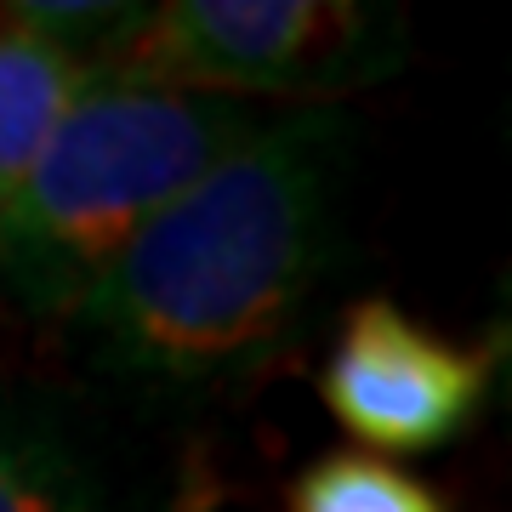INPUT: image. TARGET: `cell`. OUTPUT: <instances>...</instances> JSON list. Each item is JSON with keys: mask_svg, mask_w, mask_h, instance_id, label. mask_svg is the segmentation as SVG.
Instances as JSON below:
<instances>
[{"mask_svg": "<svg viewBox=\"0 0 512 512\" xmlns=\"http://www.w3.org/2000/svg\"><path fill=\"white\" fill-rule=\"evenodd\" d=\"M348 171L353 126L336 109L262 114L74 308L92 365L160 399L262 376L336 262Z\"/></svg>", "mask_w": 512, "mask_h": 512, "instance_id": "cell-1", "label": "cell"}, {"mask_svg": "<svg viewBox=\"0 0 512 512\" xmlns=\"http://www.w3.org/2000/svg\"><path fill=\"white\" fill-rule=\"evenodd\" d=\"M80 92L86 69L0 12V222Z\"/></svg>", "mask_w": 512, "mask_h": 512, "instance_id": "cell-6", "label": "cell"}, {"mask_svg": "<svg viewBox=\"0 0 512 512\" xmlns=\"http://www.w3.org/2000/svg\"><path fill=\"white\" fill-rule=\"evenodd\" d=\"M319 393L370 456H427L473 427L490 399V365L410 319L399 302L370 296L342 313Z\"/></svg>", "mask_w": 512, "mask_h": 512, "instance_id": "cell-4", "label": "cell"}, {"mask_svg": "<svg viewBox=\"0 0 512 512\" xmlns=\"http://www.w3.org/2000/svg\"><path fill=\"white\" fill-rule=\"evenodd\" d=\"M0 512H154L74 404L0 387Z\"/></svg>", "mask_w": 512, "mask_h": 512, "instance_id": "cell-5", "label": "cell"}, {"mask_svg": "<svg viewBox=\"0 0 512 512\" xmlns=\"http://www.w3.org/2000/svg\"><path fill=\"white\" fill-rule=\"evenodd\" d=\"M285 512H450L427 478L370 450H330L291 478Z\"/></svg>", "mask_w": 512, "mask_h": 512, "instance_id": "cell-7", "label": "cell"}, {"mask_svg": "<svg viewBox=\"0 0 512 512\" xmlns=\"http://www.w3.org/2000/svg\"><path fill=\"white\" fill-rule=\"evenodd\" d=\"M404 63L410 23L382 0H160L137 6L92 80L251 109H336Z\"/></svg>", "mask_w": 512, "mask_h": 512, "instance_id": "cell-3", "label": "cell"}, {"mask_svg": "<svg viewBox=\"0 0 512 512\" xmlns=\"http://www.w3.org/2000/svg\"><path fill=\"white\" fill-rule=\"evenodd\" d=\"M262 114L274 109L86 80L0 222V296L29 319L69 325L131 239L245 143Z\"/></svg>", "mask_w": 512, "mask_h": 512, "instance_id": "cell-2", "label": "cell"}]
</instances>
